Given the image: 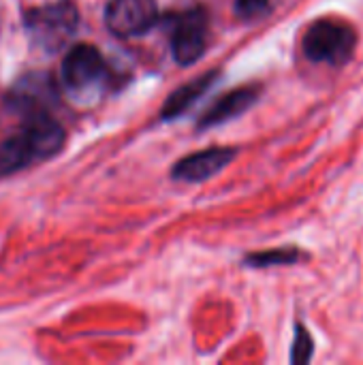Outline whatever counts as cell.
<instances>
[{
  "label": "cell",
  "mask_w": 363,
  "mask_h": 365,
  "mask_svg": "<svg viewBox=\"0 0 363 365\" xmlns=\"http://www.w3.org/2000/svg\"><path fill=\"white\" fill-rule=\"evenodd\" d=\"M208 45V17L201 9L173 15L171 51L180 64L197 62Z\"/></svg>",
  "instance_id": "3957f363"
},
{
  "label": "cell",
  "mask_w": 363,
  "mask_h": 365,
  "mask_svg": "<svg viewBox=\"0 0 363 365\" xmlns=\"http://www.w3.org/2000/svg\"><path fill=\"white\" fill-rule=\"evenodd\" d=\"M103 53L92 45H75L62 62V79L73 92H88L105 79Z\"/></svg>",
  "instance_id": "5b68a950"
},
{
  "label": "cell",
  "mask_w": 363,
  "mask_h": 365,
  "mask_svg": "<svg viewBox=\"0 0 363 365\" xmlns=\"http://www.w3.org/2000/svg\"><path fill=\"white\" fill-rule=\"evenodd\" d=\"M297 259H300V252L289 248V250H270L261 255H250L246 263L252 267H270V265H291Z\"/></svg>",
  "instance_id": "7c38bea8"
},
{
  "label": "cell",
  "mask_w": 363,
  "mask_h": 365,
  "mask_svg": "<svg viewBox=\"0 0 363 365\" xmlns=\"http://www.w3.org/2000/svg\"><path fill=\"white\" fill-rule=\"evenodd\" d=\"M357 45L355 30L338 19H319L304 34V53L312 62L340 66L351 60Z\"/></svg>",
  "instance_id": "6da1fadb"
},
{
  "label": "cell",
  "mask_w": 363,
  "mask_h": 365,
  "mask_svg": "<svg viewBox=\"0 0 363 365\" xmlns=\"http://www.w3.org/2000/svg\"><path fill=\"white\" fill-rule=\"evenodd\" d=\"M9 98L15 109L34 118L47 113V109L58 101V90L47 73H30L15 83Z\"/></svg>",
  "instance_id": "8992f818"
},
{
  "label": "cell",
  "mask_w": 363,
  "mask_h": 365,
  "mask_svg": "<svg viewBox=\"0 0 363 365\" xmlns=\"http://www.w3.org/2000/svg\"><path fill=\"white\" fill-rule=\"evenodd\" d=\"M26 137L30 139L36 158H47L56 154L64 143V130L58 122H53L47 113L34 115L32 122L24 128Z\"/></svg>",
  "instance_id": "9c48e42d"
},
{
  "label": "cell",
  "mask_w": 363,
  "mask_h": 365,
  "mask_svg": "<svg viewBox=\"0 0 363 365\" xmlns=\"http://www.w3.org/2000/svg\"><path fill=\"white\" fill-rule=\"evenodd\" d=\"M233 156H235L233 148L201 150L197 154H190V156L182 158L173 167L171 175H173V180H182V182H203V180L216 175L225 165H229Z\"/></svg>",
  "instance_id": "52a82bcc"
},
{
  "label": "cell",
  "mask_w": 363,
  "mask_h": 365,
  "mask_svg": "<svg viewBox=\"0 0 363 365\" xmlns=\"http://www.w3.org/2000/svg\"><path fill=\"white\" fill-rule=\"evenodd\" d=\"M315 344L310 334L306 331V327L297 325V334H295V342H293V353H291V361L293 364H308L312 357Z\"/></svg>",
  "instance_id": "4fadbf2b"
},
{
  "label": "cell",
  "mask_w": 363,
  "mask_h": 365,
  "mask_svg": "<svg viewBox=\"0 0 363 365\" xmlns=\"http://www.w3.org/2000/svg\"><path fill=\"white\" fill-rule=\"evenodd\" d=\"M216 79V75L214 73H210L208 77H201V79H197V81H193V83H186L184 88H180L178 92H173L171 96H169V101L165 103V107H163V118H175V115H180L182 111H186L210 86H212V81Z\"/></svg>",
  "instance_id": "8fae6325"
},
{
  "label": "cell",
  "mask_w": 363,
  "mask_h": 365,
  "mask_svg": "<svg viewBox=\"0 0 363 365\" xmlns=\"http://www.w3.org/2000/svg\"><path fill=\"white\" fill-rule=\"evenodd\" d=\"M259 96V88L255 86H246V88H237L233 92H229L227 96L218 98L208 111L205 115L199 120V128H212L218 126L240 113H244Z\"/></svg>",
  "instance_id": "ba28073f"
},
{
  "label": "cell",
  "mask_w": 363,
  "mask_h": 365,
  "mask_svg": "<svg viewBox=\"0 0 363 365\" xmlns=\"http://www.w3.org/2000/svg\"><path fill=\"white\" fill-rule=\"evenodd\" d=\"M79 13L75 4L60 0L53 4H45L39 9H32L26 15V28L36 45H41L47 51L60 49L77 30Z\"/></svg>",
  "instance_id": "7a4b0ae2"
},
{
  "label": "cell",
  "mask_w": 363,
  "mask_h": 365,
  "mask_svg": "<svg viewBox=\"0 0 363 365\" xmlns=\"http://www.w3.org/2000/svg\"><path fill=\"white\" fill-rule=\"evenodd\" d=\"M156 0H111L105 11V24L118 36H139L156 24Z\"/></svg>",
  "instance_id": "277c9868"
},
{
  "label": "cell",
  "mask_w": 363,
  "mask_h": 365,
  "mask_svg": "<svg viewBox=\"0 0 363 365\" xmlns=\"http://www.w3.org/2000/svg\"><path fill=\"white\" fill-rule=\"evenodd\" d=\"M235 9H237V15H242L244 19H255L267 13L270 0H235Z\"/></svg>",
  "instance_id": "5bb4252c"
},
{
  "label": "cell",
  "mask_w": 363,
  "mask_h": 365,
  "mask_svg": "<svg viewBox=\"0 0 363 365\" xmlns=\"http://www.w3.org/2000/svg\"><path fill=\"white\" fill-rule=\"evenodd\" d=\"M32 158H36L34 148H32L30 139L26 137V133L21 130L19 135L0 143V178H6L15 171L24 169Z\"/></svg>",
  "instance_id": "30bf717a"
}]
</instances>
